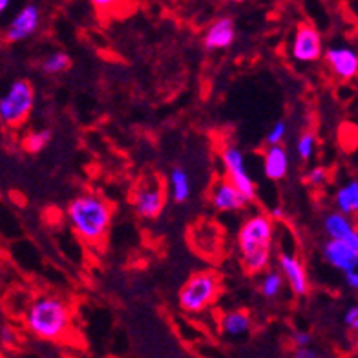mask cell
Wrapping results in <instances>:
<instances>
[{
    "instance_id": "obj_9",
    "label": "cell",
    "mask_w": 358,
    "mask_h": 358,
    "mask_svg": "<svg viewBox=\"0 0 358 358\" xmlns=\"http://www.w3.org/2000/svg\"><path fill=\"white\" fill-rule=\"evenodd\" d=\"M42 11L35 2H30L24 8L19 10L13 19H11L10 26L6 30V41L8 42H22L35 35L37 30L41 28Z\"/></svg>"
},
{
    "instance_id": "obj_14",
    "label": "cell",
    "mask_w": 358,
    "mask_h": 358,
    "mask_svg": "<svg viewBox=\"0 0 358 358\" xmlns=\"http://www.w3.org/2000/svg\"><path fill=\"white\" fill-rule=\"evenodd\" d=\"M236 41V24L230 17H221L207 28L203 44L207 50H227Z\"/></svg>"
},
{
    "instance_id": "obj_16",
    "label": "cell",
    "mask_w": 358,
    "mask_h": 358,
    "mask_svg": "<svg viewBox=\"0 0 358 358\" xmlns=\"http://www.w3.org/2000/svg\"><path fill=\"white\" fill-rule=\"evenodd\" d=\"M291 157L281 145H269L263 154V174L270 181H280L287 176Z\"/></svg>"
},
{
    "instance_id": "obj_32",
    "label": "cell",
    "mask_w": 358,
    "mask_h": 358,
    "mask_svg": "<svg viewBox=\"0 0 358 358\" xmlns=\"http://www.w3.org/2000/svg\"><path fill=\"white\" fill-rule=\"evenodd\" d=\"M10 4H11V0H0V17L4 15L6 11H8Z\"/></svg>"
},
{
    "instance_id": "obj_6",
    "label": "cell",
    "mask_w": 358,
    "mask_h": 358,
    "mask_svg": "<svg viewBox=\"0 0 358 358\" xmlns=\"http://www.w3.org/2000/svg\"><path fill=\"white\" fill-rule=\"evenodd\" d=\"M165 203V185L157 177H145L132 194V205H134L135 212L145 219L157 218L163 212Z\"/></svg>"
},
{
    "instance_id": "obj_5",
    "label": "cell",
    "mask_w": 358,
    "mask_h": 358,
    "mask_svg": "<svg viewBox=\"0 0 358 358\" xmlns=\"http://www.w3.org/2000/svg\"><path fill=\"white\" fill-rule=\"evenodd\" d=\"M35 106V88L24 79L15 81L0 97V121L6 126L17 128L30 117Z\"/></svg>"
},
{
    "instance_id": "obj_3",
    "label": "cell",
    "mask_w": 358,
    "mask_h": 358,
    "mask_svg": "<svg viewBox=\"0 0 358 358\" xmlns=\"http://www.w3.org/2000/svg\"><path fill=\"white\" fill-rule=\"evenodd\" d=\"M275 239V219L267 214H256L243 221L238 232V249L243 269L249 275H260L270 263Z\"/></svg>"
},
{
    "instance_id": "obj_10",
    "label": "cell",
    "mask_w": 358,
    "mask_h": 358,
    "mask_svg": "<svg viewBox=\"0 0 358 358\" xmlns=\"http://www.w3.org/2000/svg\"><path fill=\"white\" fill-rule=\"evenodd\" d=\"M326 63L332 75L340 81H353L358 75V53L353 48H329V50H326Z\"/></svg>"
},
{
    "instance_id": "obj_18",
    "label": "cell",
    "mask_w": 358,
    "mask_h": 358,
    "mask_svg": "<svg viewBox=\"0 0 358 358\" xmlns=\"http://www.w3.org/2000/svg\"><path fill=\"white\" fill-rule=\"evenodd\" d=\"M335 207L338 212L353 216L358 212V181L346 183L344 187H340L335 194Z\"/></svg>"
},
{
    "instance_id": "obj_12",
    "label": "cell",
    "mask_w": 358,
    "mask_h": 358,
    "mask_svg": "<svg viewBox=\"0 0 358 358\" xmlns=\"http://www.w3.org/2000/svg\"><path fill=\"white\" fill-rule=\"evenodd\" d=\"M278 265H280L281 276L289 284L291 291L296 296H306L309 292V276H307V270L300 258L291 252H281L278 256Z\"/></svg>"
},
{
    "instance_id": "obj_17",
    "label": "cell",
    "mask_w": 358,
    "mask_h": 358,
    "mask_svg": "<svg viewBox=\"0 0 358 358\" xmlns=\"http://www.w3.org/2000/svg\"><path fill=\"white\" fill-rule=\"evenodd\" d=\"M219 327H221V331H223V335H227V337H245V335L250 331V327H252V317H250V312L245 311V309L228 311L225 312L223 317H221V320H219Z\"/></svg>"
},
{
    "instance_id": "obj_13",
    "label": "cell",
    "mask_w": 358,
    "mask_h": 358,
    "mask_svg": "<svg viewBox=\"0 0 358 358\" xmlns=\"http://www.w3.org/2000/svg\"><path fill=\"white\" fill-rule=\"evenodd\" d=\"M210 203L219 212H238V210H243L247 207L249 199L239 192L228 179H219L212 188Z\"/></svg>"
},
{
    "instance_id": "obj_7",
    "label": "cell",
    "mask_w": 358,
    "mask_h": 358,
    "mask_svg": "<svg viewBox=\"0 0 358 358\" xmlns=\"http://www.w3.org/2000/svg\"><path fill=\"white\" fill-rule=\"evenodd\" d=\"M221 161H223L228 181L232 183L234 187L238 188L249 201H252L256 196V185L255 179L250 177L249 170H247L243 152L239 150L238 146H225L223 152H221Z\"/></svg>"
},
{
    "instance_id": "obj_29",
    "label": "cell",
    "mask_w": 358,
    "mask_h": 358,
    "mask_svg": "<svg viewBox=\"0 0 358 358\" xmlns=\"http://www.w3.org/2000/svg\"><path fill=\"white\" fill-rule=\"evenodd\" d=\"M344 275H346V286H348L349 289H355V291H357V289H358V272H357V269L346 270Z\"/></svg>"
},
{
    "instance_id": "obj_26",
    "label": "cell",
    "mask_w": 358,
    "mask_h": 358,
    "mask_svg": "<svg viewBox=\"0 0 358 358\" xmlns=\"http://www.w3.org/2000/svg\"><path fill=\"white\" fill-rule=\"evenodd\" d=\"M90 4L94 6L101 15H108V13H112V11L119 10V6L123 4V0H90Z\"/></svg>"
},
{
    "instance_id": "obj_31",
    "label": "cell",
    "mask_w": 358,
    "mask_h": 358,
    "mask_svg": "<svg viewBox=\"0 0 358 358\" xmlns=\"http://www.w3.org/2000/svg\"><path fill=\"white\" fill-rule=\"evenodd\" d=\"M13 338H15L13 331H11V329H8V327H4V329H2V340H4V342L8 344V342H10V340H13Z\"/></svg>"
},
{
    "instance_id": "obj_28",
    "label": "cell",
    "mask_w": 358,
    "mask_h": 358,
    "mask_svg": "<svg viewBox=\"0 0 358 358\" xmlns=\"http://www.w3.org/2000/svg\"><path fill=\"white\" fill-rule=\"evenodd\" d=\"M292 342H295L296 348H306V346H311L312 337L309 335V332L296 331L292 332Z\"/></svg>"
},
{
    "instance_id": "obj_27",
    "label": "cell",
    "mask_w": 358,
    "mask_h": 358,
    "mask_svg": "<svg viewBox=\"0 0 358 358\" xmlns=\"http://www.w3.org/2000/svg\"><path fill=\"white\" fill-rule=\"evenodd\" d=\"M344 324H346L349 329L357 331L358 329V307L357 306H351L348 311H346V315H344Z\"/></svg>"
},
{
    "instance_id": "obj_2",
    "label": "cell",
    "mask_w": 358,
    "mask_h": 358,
    "mask_svg": "<svg viewBox=\"0 0 358 358\" xmlns=\"http://www.w3.org/2000/svg\"><path fill=\"white\" fill-rule=\"evenodd\" d=\"M72 307L59 296H41L30 304L24 315L26 329L44 342H61L72 329Z\"/></svg>"
},
{
    "instance_id": "obj_25",
    "label": "cell",
    "mask_w": 358,
    "mask_h": 358,
    "mask_svg": "<svg viewBox=\"0 0 358 358\" xmlns=\"http://www.w3.org/2000/svg\"><path fill=\"white\" fill-rule=\"evenodd\" d=\"M306 181L311 185V187H322L324 183L327 181V170L324 166H315L311 170L307 172Z\"/></svg>"
},
{
    "instance_id": "obj_1",
    "label": "cell",
    "mask_w": 358,
    "mask_h": 358,
    "mask_svg": "<svg viewBox=\"0 0 358 358\" xmlns=\"http://www.w3.org/2000/svg\"><path fill=\"white\" fill-rule=\"evenodd\" d=\"M66 218L79 238L90 245H97L106 238L110 230L112 207L99 194L84 192L70 201Z\"/></svg>"
},
{
    "instance_id": "obj_11",
    "label": "cell",
    "mask_w": 358,
    "mask_h": 358,
    "mask_svg": "<svg viewBox=\"0 0 358 358\" xmlns=\"http://www.w3.org/2000/svg\"><path fill=\"white\" fill-rule=\"evenodd\" d=\"M322 256L332 269L342 270V272L358 267V249L342 239H327L324 243Z\"/></svg>"
},
{
    "instance_id": "obj_34",
    "label": "cell",
    "mask_w": 358,
    "mask_h": 358,
    "mask_svg": "<svg viewBox=\"0 0 358 358\" xmlns=\"http://www.w3.org/2000/svg\"><path fill=\"white\" fill-rule=\"evenodd\" d=\"M232 2H245V0H232Z\"/></svg>"
},
{
    "instance_id": "obj_4",
    "label": "cell",
    "mask_w": 358,
    "mask_h": 358,
    "mask_svg": "<svg viewBox=\"0 0 358 358\" xmlns=\"http://www.w3.org/2000/svg\"><path fill=\"white\" fill-rule=\"evenodd\" d=\"M221 291L219 276L208 270L196 272L179 291V307L188 315H201L212 306Z\"/></svg>"
},
{
    "instance_id": "obj_23",
    "label": "cell",
    "mask_w": 358,
    "mask_h": 358,
    "mask_svg": "<svg viewBox=\"0 0 358 358\" xmlns=\"http://www.w3.org/2000/svg\"><path fill=\"white\" fill-rule=\"evenodd\" d=\"M315 148H317V139L311 132H306L301 134L296 141V154L300 157L301 161H309L315 154Z\"/></svg>"
},
{
    "instance_id": "obj_33",
    "label": "cell",
    "mask_w": 358,
    "mask_h": 358,
    "mask_svg": "<svg viewBox=\"0 0 358 358\" xmlns=\"http://www.w3.org/2000/svg\"><path fill=\"white\" fill-rule=\"evenodd\" d=\"M281 216H284V210H281V208H275V210H272V216H270V218H272V219H280Z\"/></svg>"
},
{
    "instance_id": "obj_19",
    "label": "cell",
    "mask_w": 358,
    "mask_h": 358,
    "mask_svg": "<svg viewBox=\"0 0 358 358\" xmlns=\"http://www.w3.org/2000/svg\"><path fill=\"white\" fill-rule=\"evenodd\" d=\"M190 179L183 168H174L170 174V196L176 203H185L190 197Z\"/></svg>"
},
{
    "instance_id": "obj_24",
    "label": "cell",
    "mask_w": 358,
    "mask_h": 358,
    "mask_svg": "<svg viewBox=\"0 0 358 358\" xmlns=\"http://www.w3.org/2000/svg\"><path fill=\"white\" fill-rule=\"evenodd\" d=\"M287 135V123L286 121H276L272 128L267 134V143L269 145H281V141L286 139Z\"/></svg>"
},
{
    "instance_id": "obj_30",
    "label": "cell",
    "mask_w": 358,
    "mask_h": 358,
    "mask_svg": "<svg viewBox=\"0 0 358 358\" xmlns=\"http://www.w3.org/2000/svg\"><path fill=\"white\" fill-rule=\"evenodd\" d=\"M295 357L296 358H317L318 353L315 351V349L309 348V346H306V348H296Z\"/></svg>"
},
{
    "instance_id": "obj_15",
    "label": "cell",
    "mask_w": 358,
    "mask_h": 358,
    "mask_svg": "<svg viewBox=\"0 0 358 358\" xmlns=\"http://www.w3.org/2000/svg\"><path fill=\"white\" fill-rule=\"evenodd\" d=\"M324 230H326L329 238L348 241V243L358 249L357 227H355V221L348 214L338 212V210L327 214L326 219H324Z\"/></svg>"
},
{
    "instance_id": "obj_20",
    "label": "cell",
    "mask_w": 358,
    "mask_h": 358,
    "mask_svg": "<svg viewBox=\"0 0 358 358\" xmlns=\"http://www.w3.org/2000/svg\"><path fill=\"white\" fill-rule=\"evenodd\" d=\"M284 284H286V280H284V276H281L280 272H276V270H269V272H265L263 278H261V281H260L261 296L269 298V300H275V298L280 296L281 289H284Z\"/></svg>"
},
{
    "instance_id": "obj_22",
    "label": "cell",
    "mask_w": 358,
    "mask_h": 358,
    "mask_svg": "<svg viewBox=\"0 0 358 358\" xmlns=\"http://www.w3.org/2000/svg\"><path fill=\"white\" fill-rule=\"evenodd\" d=\"M52 139V132L50 130H35L24 137V150L30 154H39L46 148V145Z\"/></svg>"
},
{
    "instance_id": "obj_21",
    "label": "cell",
    "mask_w": 358,
    "mask_h": 358,
    "mask_svg": "<svg viewBox=\"0 0 358 358\" xmlns=\"http://www.w3.org/2000/svg\"><path fill=\"white\" fill-rule=\"evenodd\" d=\"M70 64H72V59H70L68 53L53 52L44 59L42 70H44L46 73H50V75H57V73L66 72L68 68H70Z\"/></svg>"
},
{
    "instance_id": "obj_8",
    "label": "cell",
    "mask_w": 358,
    "mask_h": 358,
    "mask_svg": "<svg viewBox=\"0 0 358 358\" xmlns=\"http://www.w3.org/2000/svg\"><path fill=\"white\" fill-rule=\"evenodd\" d=\"M324 53L322 35L312 24H300L292 39L291 55L295 61L304 64L317 63Z\"/></svg>"
}]
</instances>
